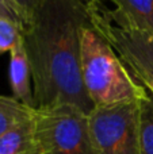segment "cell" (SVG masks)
<instances>
[{"mask_svg":"<svg viewBox=\"0 0 153 154\" xmlns=\"http://www.w3.org/2000/svg\"><path fill=\"white\" fill-rule=\"evenodd\" d=\"M87 22L80 3L43 0L23 27L35 109L70 106L88 115L95 108L81 77L80 32Z\"/></svg>","mask_w":153,"mask_h":154,"instance_id":"1","label":"cell"},{"mask_svg":"<svg viewBox=\"0 0 153 154\" xmlns=\"http://www.w3.org/2000/svg\"><path fill=\"white\" fill-rule=\"evenodd\" d=\"M80 51L81 77L95 107L141 101L149 96L89 18L81 27Z\"/></svg>","mask_w":153,"mask_h":154,"instance_id":"2","label":"cell"},{"mask_svg":"<svg viewBox=\"0 0 153 154\" xmlns=\"http://www.w3.org/2000/svg\"><path fill=\"white\" fill-rule=\"evenodd\" d=\"M37 154H95L88 115L70 106L35 109Z\"/></svg>","mask_w":153,"mask_h":154,"instance_id":"3","label":"cell"},{"mask_svg":"<svg viewBox=\"0 0 153 154\" xmlns=\"http://www.w3.org/2000/svg\"><path fill=\"white\" fill-rule=\"evenodd\" d=\"M91 23L113 46L130 75L153 96V35L115 23L103 2L87 8Z\"/></svg>","mask_w":153,"mask_h":154,"instance_id":"4","label":"cell"},{"mask_svg":"<svg viewBox=\"0 0 153 154\" xmlns=\"http://www.w3.org/2000/svg\"><path fill=\"white\" fill-rule=\"evenodd\" d=\"M88 127L95 154H138L140 101L96 106Z\"/></svg>","mask_w":153,"mask_h":154,"instance_id":"5","label":"cell"},{"mask_svg":"<svg viewBox=\"0 0 153 154\" xmlns=\"http://www.w3.org/2000/svg\"><path fill=\"white\" fill-rule=\"evenodd\" d=\"M113 10L106 8L115 23L153 35V0H110Z\"/></svg>","mask_w":153,"mask_h":154,"instance_id":"6","label":"cell"},{"mask_svg":"<svg viewBox=\"0 0 153 154\" xmlns=\"http://www.w3.org/2000/svg\"><path fill=\"white\" fill-rule=\"evenodd\" d=\"M8 79L12 91V97L31 108H35L34 93L31 87V69H30L29 58L22 38L15 45V48L10 51Z\"/></svg>","mask_w":153,"mask_h":154,"instance_id":"7","label":"cell"},{"mask_svg":"<svg viewBox=\"0 0 153 154\" xmlns=\"http://www.w3.org/2000/svg\"><path fill=\"white\" fill-rule=\"evenodd\" d=\"M0 154H37L35 114L0 135Z\"/></svg>","mask_w":153,"mask_h":154,"instance_id":"8","label":"cell"},{"mask_svg":"<svg viewBox=\"0 0 153 154\" xmlns=\"http://www.w3.org/2000/svg\"><path fill=\"white\" fill-rule=\"evenodd\" d=\"M34 114L35 108L20 103L12 96L0 95V135L22 120L31 118Z\"/></svg>","mask_w":153,"mask_h":154,"instance_id":"9","label":"cell"},{"mask_svg":"<svg viewBox=\"0 0 153 154\" xmlns=\"http://www.w3.org/2000/svg\"><path fill=\"white\" fill-rule=\"evenodd\" d=\"M138 154H153V96L140 101Z\"/></svg>","mask_w":153,"mask_h":154,"instance_id":"10","label":"cell"},{"mask_svg":"<svg viewBox=\"0 0 153 154\" xmlns=\"http://www.w3.org/2000/svg\"><path fill=\"white\" fill-rule=\"evenodd\" d=\"M23 32L20 22L8 16H0V54L11 51L19 42Z\"/></svg>","mask_w":153,"mask_h":154,"instance_id":"11","label":"cell"},{"mask_svg":"<svg viewBox=\"0 0 153 154\" xmlns=\"http://www.w3.org/2000/svg\"><path fill=\"white\" fill-rule=\"evenodd\" d=\"M15 3V5L19 8L22 14V19H23V27L31 22L34 14L37 12V10L39 8L41 3L43 0H12Z\"/></svg>","mask_w":153,"mask_h":154,"instance_id":"12","label":"cell"},{"mask_svg":"<svg viewBox=\"0 0 153 154\" xmlns=\"http://www.w3.org/2000/svg\"><path fill=\"white\" fill-rule=\"evenodd\" d=\"M0 16H8L15 20L20 22L23 26V19H22V14L19 8L15 5L12 0H0Z\"/></svg>","mask_w":153,"mask_h":154,"instance_id":"13","label":"cell"},{"mask_svg":"<svg viewBox=\"0 0 153 154\" xmlns=\"http://www.w3.org/2000/svg\"><path fill=\"white\" fill-rule=\"evenodd\" d=\"M75 2H77V3H80V4H83L84 7L89 8V7H92V5L98 4V3L103 2V0H75Z\"/></svg>","mask_w":153,"mask_h":154,"instance_id":"14","label":"cell"}]
</instances>
